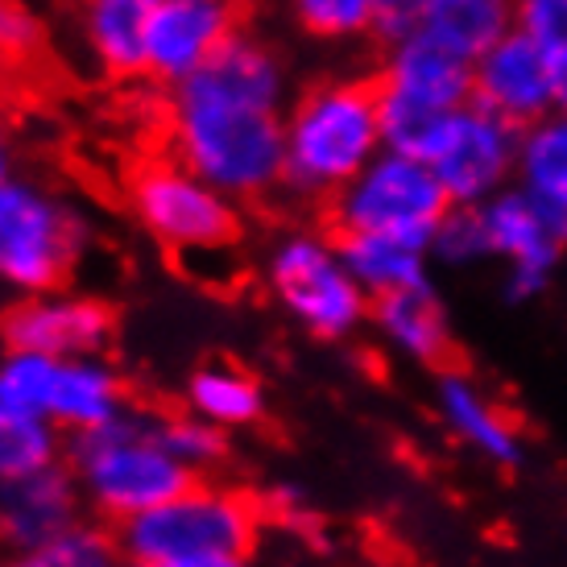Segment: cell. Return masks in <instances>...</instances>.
<instances>
[{"label": "cell", "instance_id": "1", "mask_svg": "<svg viewBox=\"0 0 567 567\" xmlns=\"http://www.w3.org/2000/svg\"><path fill=\"white\" fill-rule=\"evenodd\" d=\"M282 75L249 38L224 42L195 75L174 83V162L220 195H261L286 174V128L278 121Z\"/></svg>", "mask_w": 567, "mask_h": 567}, {"label": "cell", "instance_id": "2", "mask_svg": "<svg viewBox=\"0 0 567 567\" xmlns=\"http://www.w3.org/2000/svg\"><path fill=\"white\" fill-rule=\"evenodd\" d=\"M63 460L80 481L87 514L112 530L195 485V476L162 443V414L142 406H128L116 423L66 440Z\"/></svg>", "mask_w": 567, "mask_h": 567}, {"label": "cell", "instance_id": "3", "mask_svg": "<svg viewBox=\"0 0 567 567\" xmlns=\"http://www.w3.org/2000/svg\"><path fill=\"white\" fill-rule=\"evenodd\" d=\"M381 87L385 75H369L357 83H323L302 95L286 125L282 183L319 204L357 183L381 137Z\"/></svg>", "mask_w": 567, "mask_h": 567}, {"label": "cell", "instance_id": "4", "mask_svg": "<svg viewBox=\"0 0 567 567\" xmlns=\"http://www.w3.org/2000/svg\"><path fill=\"white\" fill-rule=\"evenodd\" d=\"M128 567H166L190 559H249L257 505L240 488L195 481L178 497L116 526Z\"/></svg>", "mask_w": 567, "mask_h": 567}, {"label": "cell", "instance_id": "5", "mask_svg": "<svg viewBox=\"0 0 567 567\" xmlns=\"http://www.w3.org/2000/svg\"><path fill=\"white\" fill-rule=\"evenodd\" d=\"M447 212H452V195L443 190L435 171L426 162L394 154L369 166L340 195H331L323 204V228L328 237L373 233V237H394L402 245L423 249L435 240Z\"/></svg>", "mask_w": 567, "mask_h": 567}, {"label": "cell", "instance_id": "6", "mask_svg": "<svg viewBox=\"0 0 567 567\" xmlns=\"http://www.w3.org/2000/svg\"><path fill=\"white\" fill-rule=\"evenodd\" d=\"M128 199L145 228L183 261L199 252L233 249L240 237L233 204L204 178H195L183 162L154 158L137 166L128 178Z\"/></svg>", "mask_w": 567, "mask_h": 567}, {"label": "cell", "instance_id": "7", "mask_svg": "<svg viewBox=\"0 0 567 567\" xmlns=\"http://www.w3.org/2000/svg\"><path fill=\"white\" fill-rule=\"evenodd\" d=\"M80 220L25 183L0 187V282L30 295L63 290L80 261Z\"/></svg>", "mask_w": 567, "mask_h": 567}, {"label": "cell", "instance_id": "8", "mask_svg": "<svg viewBox=\"0 0 567 567\" xmlns=\"http://www.w3.org/2000/svg\"><path fill=\"white\" fill-rule=\"evenodd\" d=\"M269 286L290 316L319 340H344L369 316V295L328 240L295 237L269 257Z\"/></svg>", "mask_w": 567, "mask_h": 567}, {"label": "cell", "instance_id": "9", "mask_svg": "<svg viewBox=\"0 0 567 567\" xmlns=\"http://www.w3.org/2000/svg\"><path fill=\"white\" fill-rule=\"evenodd\" d=\"M0 336L9 352H38L50 361L104 357L116 336V316L109 302L92 295H30L0 316Z\"/></svg>", "mask_w": 567, "mask_h": 567}, {"label": "cell", "instance_id": "10", "mask_svg": "<svg viewBox=\"0 0 567 567\" xmlns=\"http://www.w3.org/2000/svg\"><path fill=\"white\" fill-rule=\"evenodd\" d=\"M83 518H87V505L66 460L0 485V551L4 555L33 551L71 526H80Z\"/></svg>", "mask_w": 567, "mask_h": 567}, {"label": "cell", "instance_id": "11", "mask_svg": "<svg viewBox=\"0 0 567 567\" xmlns=\"http://www.w3.org/2000/svg\"><path fill=\"white\" fill-rule=\"evenodd\" d=\"M237 0H162L154 25H150L145 75H154L162 83H183L224 42L237 38Z\"/></svg>", "mask_w": 567, "mask_h": 567}, {"label": "cell", "instance_id": "12", "mask_svg": "<svg viewBox=\"0 0 567 567\" xmlns=\"http://www.w3.org/2000/svg\"><path fill=\"white\" fill-rule=\"evenodd\" d=\"M485 220L493 252H505L514 261L509 295L530 299L547 282V269L567 245V207L530 190V195H505L493 207H485Z\"/></svg>", "mask_w": 567, "mask_h": 567}, {"label": "cell", "instance_id": "13", "mask_svg": "<svg viewBox=\"0 0 567 567\" xmlns=\"http://www.w3.org/2000/svg\"><path fill=\"white\" fill-rule=\"evenodd\" d=\"M476 100H481V109L502 116L505 125L514 128L535 121L555 100L551 54L526 33L502 38L476 71Z\"/></svg>", "mask_w": 567, "mask_h": 567}, {"label": "cell", "instance_id": "14", "mask_svg": "<svg viewBox=\"0 0 567 567\" xmlns=\"http://www.w3.org/2000/svg\"><path fill=\"white\" fill-rule=\"evenodd\" d=\"M509 150H514V125H505L502 116L485 109L452 112L431 171L452 199H473L505 174Z\"/></svg>", "mask_w": 567, "mask_h": 567}, {"label": "cell", "instance_id": "15", "mask_svg": "<svg viewBox=\"0 0 567 567\" xmlns=\"http://www.w3.org/2000/svg\"><path fill=\"white\" fill-rule=\"evenodd\" d=\"M128 402V385L116 373V364L104 357H83V361H59L54 369V385H50L47 423L63 431L66 440L100 431V426L116 423Z\"/></svg>", "mask_w": 567, "mask_h": 567}, {"label": "cell", "instance_id": "16", "mask_svg": "<svg viewBox=\"0 0 567 567\" xmlns=\"http://www.w3.org/2000/svg\"><path fill=\"white\" fill-rule=\"evenodd\" d=\"M440 414H443V423H447V431H452L468 452L488 460V464L509 468V464L522 460L518 426L509 423V414H505L473 378H464V373H443Z\"/></svg>", "mask_w": 567, "mask_h": 567}, {"label": "cell", "instance_id": "17", "mask_svg": "<svg viewBox=\"0 0 567 567\" xmlns=\"http://www.w3.org/2000/svg\"><path fill=\"white\" fill-rule=\"evenodd\" d=\"M369 316L378 319L381 336L410 361L443 364L452 357V328H447L440 295L426 282L406 286V290H390V295L373 299Z\"/></svg>", "mask_w": 567, "mask_h": 567}, {"label": "cell", "instance_id": "18", "mask_svg": "<svg viewBox=\"0 0 567 567\" xmlns=\"http://www.w3.org/2000/svg\"><path fill=\"white\" fill-rule=\"evenodd\" d=\"M390 83H394V92L440 112H460L464 95L476 92V75L468 71V63L456 59L452 50H443L423 30L402 42L394 66H390Z\"/></svg>", "mask_w": 567, "mask_h": 567}, {"label": "cell", "instance_id": "19", "mask_svg": "<svg viewBox=\"0 0 567 567\" xmlns=\"http://www.w3.org/2000/svg\"><path fill=\"white\" fill-rule=\"evenodd\" d=\"M158 9L162 0H87L83 4L87 42L112 75H142L145 71L150 25H154Z\"/></svg>", "mask_w": 567, "mask_h": 567}, {"label": "cell", "instance_id": "20", "mask_svg": "<svg viewBox=\"0 0 567 567\" xmlns=\"http://www.w3.org/2000/svg\"><path fill=\"white\" fill-rule=\"evenodd\" d=\"M331 249L340 252L348 274L361 282L369 302L390 295V290H406V286L426 282L423 278V249L402 245L394 237H373V233H340L328 237Z\"/></svg>", "mask_w": 567, "mask_h": 567}, {"label": "cell", "instance_id": "21", "mask_svg": "<svg viewBox=\"0 0 567 567\" xmlns=\"http://www.w3.org/2000/svg\"><path fill=\"white\" fill-rule=\"evenodd\" d=\"M190 414L207 419L220 431H245V426L261 423L266 414V394L261 385L237 369V364H199L187 381V394H183Z\"/></svg>", "mask_w": 567, "mask_h": 567}, {"label": "cell", "instance_id": "22", "mask_svg": "<svg viewBox=\"0 0 567 567\" xmlns=\"http://www.w3.org/2000/svg\"><path fill=\"white\" fill-rule=\"evenodd\" d=\"M505 17H509V0H426L419 30L468 63L497 47Z\"/></svg>", "mask_w": 567, "mask_h": 567}, {"label": "cell", "instance_id": "23", "mask_svg": "<svg viewBox=\"0 0 567 567\" xmlns=\"http://www.w3.org/2000/svg\"><path fill=\"white\" fill-rule=\"evenodd\" d=\"M0 567H128V559L112 526L83 518L80 526H71V530L33 547V551L4 555Z\"/></svg>", "mask_w": 567, "mask_h": 567}, {"label": "cell", "instance_id": "24", "mask_svg": "<svg viewBox=\"0 0 567 567\" xmlns=\"http://www.w3.org/2000/svg\"><path fill=\"white\" fill-rule=\"evenodd\" d=\"M66 456V435L47 419H33L0 402V485L13 476L38 473Z\"/></svg>", "mask_w": 567, "mask_h": 567}, {"label": "cell", "instance_id": "25", "mask_svg": "<svg viewBox=\"0 0 567 567\" xmlns=\"http://www.w3.org/2000/svg\"><path fill=\"white\" fill-rule=\"evenodd\" d=\"M162 443L171 447V456L187 468L195 481H204V473H216L228 456V431L212 426L207 419L178 410V414H162Z\"/></svg>", "mask_w": 567, "mask_h": 567}, {"label": "cell", "instance_id": "26", "mask_svg": "<svg viewBox=\"0 0 567 567\" xmlns=\"http://www.w3.org/2000/svg\"><path fill=\"white\" fill-rule=\"evenodd\" d=\"M54 369L59 361L38 357V352H4L0 357V402L33 419H47Z\"/></svg>", "mask_w": 567, "mask_h": 567}, {"label": "cell", "instance_id": "27", "mask_svg": "<svg viewBox=\"0 0 567 567\" xmlns=\"http://www.w3.org/2000/svg\"><path fill=\"white\" fill-rule=\"evenodd\" d=\"M526 178L530 190L567 207V121L543 125L526 137Z\"/></svg>", "mask_w": 567, "mask_h": 567}, {"label": "cell", "instance_id": "28", "mask_svg": "<svg viewBox=\"0 0 567 567\" xmlns=\"http://www.w3.org/2000/svg\"><path fill=\"white\" fill-rule=\"evenodd\" d=\"M47 33L21 0H0V71H21L42 54Z\"/></svg>", "mask_w": 567, "mask_h": 567}, {"label": "cell", "instance_id": "29", "mask_svg": "<svg viewBox=\"0 0 567 567\" xmlns=\"http://www.w3.org/2000/svg\"><path fill=\"white\" fill-rule=\"evenodd\" d=\"M435 249L447 257V261H473V257H485L493 252V237H488V220L485 212H447V220L440 224V233L431 240Z\"/></svg>", "mask_w": 567, "mask_h": 567}, {"label": "cell", "instance_id": "30", "mask_svg": "<svg viewBox=\"0 0 567 567\" xmlns=\"http://www.w3.org/2000/svg\"><path fill=\"white\" fill-rule=\"evenodd\" d=\"M307 30L316 33H357L373 25V0H295Z\"/></svg>", "mask_w": 567, "mask_h": 567}, {"label": "cell", "instance_id": "31", "mask_svg": "<svg viewBox=\"0 0 567 567\" xmlns=\"http://www.w3.org/2000/svg\"><path fill=\"white\" fill-rule=\"evenodd\" d=\"M522 33L547 54L567 50V0H522Z\"/></svg>", "mask_w": 567, "mask_h": 567}, {"label": "cell", "instance_id": "32", "mask_svg": "<svg viewBox=\"0 0 567 567\" xmlns=\"http://www.w3.org/2000/svg\"><path fill=\"white\" fill-rule=\"evenodd\" d=\"M551 83H555V100L567 109V50L564 54H551Z\"/></svg>", "mask_w": 567, "mask_h": 567}, {"label": "cell", "instance_id": "33", "mask_svg": "<svg viewBox=\"0 0 567 567\" xmlns=\"http://www.w3.org/2000/svg\"><path fill=\"white\" fill-rule=\"evenodd\" d=\"M166 567H249V559H190V564H166Z\"/></svg>", "mask_w": 567, "mask_h": 567}, {"label": "cell", "instance_id": "34", "mask_svg": "<svg viewBox=\"0 0 567 567\" xmlns=\"http://www.w3.org/2000/svg\"><path fill=\"white\" fill-rule=\"evenodd\" d=\"M9 183V158H4V145H0V187Z\"/></svg>", "mask_w": 567, "mask_h": 567}]
</instances>
